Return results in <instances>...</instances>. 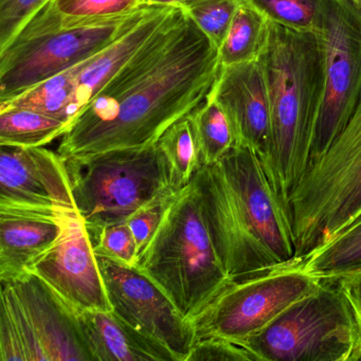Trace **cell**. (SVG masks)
I'll return each instance as SVG.
<instances>
[{
    "instance_id": "1",
    "label": "cell",
    "mask_w": 361,
    "mask_h": 361,
    "mask_svg": "<svg viewBox=\"0 0 361 361\" xmlns=\"http://www.w3.org/2000/svg\"><path fill=\"white\" fill-rule=\"evenodd\" d=\"M219 49L181 8L80 111L58 153L67 162L156 145L202 104L219 75Z\"/></svg>"
},
{
    "instance_id": "2",
    "label": "cell",
    "mask_w": 361,
    "mask_h": 361,
    "mask_svg": "<svg viewBox=\"0 0 361 361\" xmlns=\"http://www.w3.org/2000/svg\"><path fill=\"white\" fill-rule=\"evenodd\" d=\"M257 60L265 75L271 116L269 152L263 166L286 207L310 166L322 102L318 33L269 22L267 41Z\"/></svg>"
},
{
    "instance_id": "3",
    "label": "cell",
    "mask_w": 361,
    "mask_h": 361,
    "mask_svg": "<svg viewBox=\"0 0 361 361\" xmlns=\"http://www.w3.org/2000/svg\"><path fill=\"white\" fill-rule=\"evenodd\" d=\"M137 268L191 321L231 282L211 238L194 177L171 200Z\"/></svg>"
},
{
    "instance_id": "4",
    "label": "cell",
    "mask_w": 361,
    "mask_h": 361,
    "mask_svg": "<svg viewBox=\"0 0 361 361\" xmlns=\"http://www.w3.org/2000/svg\"><path fill=\"white\" fill-rule=\"evenodd\" d=\"M149 9L142 6L124 16L73 20L64 18L49 0L0 48V103L96 56Z\"/></svg>"
},
{
    "instance_id": "5",
    "label": "cell",
    "mask_w": 361,
    "mask_h": 361,
    "mask_svg": "<svg viewBox=\"0 0 361 361\" xmlns=\"http://www.w3.org/2000/svg\"><path fill=\"white\" fill-rule=\"evenodd\" d=\"M240 343L255 361H361V319L344 279H320Z\"/></svg>"
},
{
    "instance_id": "6",
    "label": "cell",
    "mask_w": 361,
    "mask_h": 361,
    "mask_svg": "<svg viewBox=\"0 0 361 361\" xmlns=\"http://www.w3.org/2000/svg\"><path fill=\"white\" fill-rule=\"evenodd\" d=\"M286 209L297 262L361 214V96L345 126L291 191Z\"/></svg>"
},
{
    "instance_id": "7",
    "label": "cell",
    "mask_w": 361,
    "mask_h": 361,
    "mask_svg": "<svg viewBox=\"0 0 361 361\" xmlns=\"http://www.w3.org/2000/svg\"><path fill=\"white\" fill-rule=\"evenodd\" d=\"M67 164L78 213L92 236L180 190L158 142Z\"/></svg>"
},
{
    "instance_id": "8",
    "label": "cell",
    "mask_w": 361,
    "mask_h": 361,
    "mask_svg": "<svg viewBox=\"0 0 361 361\" xmlns=\"http://www.w3.org/2000/svg\"><path fill=\"white\" fill-rule=\"evenodd\" d=\"M0 282V361H94L77 312L42 279Z\"/></svg>"
},
{
    "instance_id": "9",
    "label": "cell",
    "mask_w": 361,
    "mask_h": 361,
    "mask_svg": "<svg viewBox=\"0 0 361 361\" xmlns=\"http://www.w3.org/2000/svg\"><path fill=\"white\" fill-rule=\"evenodd\" d=\"M319 282L320 279L307 274L295 261L231 281L192 321L196 340L221 337L243 341L312 293Z\"/></svg>"
},
{
    "instance_id": "10",
    "label": "cell",
    "mask_w": 361,
    "mask_h": 361,
    "mask_svg": "<svg viewBox=\"0 0 361 361\" xmlns=\"http://www.w3.org/2000/svg\"><path fill=\"white\" fill-rule=\"evenodd\" d=\"M317 33L322 52L323 97L308 168L345 126L361 96L360 8L352 0H323Z\"/></svg>"
},
{
    "instance_id": "11",
    "label": "cell",
    "mask_w": 361,
    "mask_h": 361,
    "mask_svg": "<svg viewBox=\"0 0 361 361\" xmlns=\"http://www.w3.org/2000/svg\"><path fill=\"white\" fill-rule=\"evenodd\" d=\"M111 310L133 329L188 361L196 342L193 322L168 295L134 266L97 255Z\"/></svg>"
},
{
    "instance_id": "12",
    "label": "cell",
    "mask_w": 361,
    "mask_h": 361,
    "mask_svg": "<svg viewBox=\"0 0 361 361\" xmlns=\"http://www.w3.org/2000/svg\"><path fill=\"white\" fill-rule=\"evenodd\" d=\"M194 178L211 238L230 280L281 265L255 233L219 164L200 166Z\"/></svg>"
},
{
    "instance_id": "13",
    "label": "cell",
    "mask_w": 361,
    "mask_h": 361,
    "mask_svg": "<svg viewBox=\"0 0 361 361\" xmlns=\"http://www.w3.org/2000/svg\"><path fill=\"white\" fill-rule=\"evenodd\" d=\"M27 271L42 279L75 312L113 310L92 234L78 211L69 214L56 244L37 257Z\"/></svg>"
},
{
    "instance_id": "14",
    "label": "cell",
    "mask_w": 361,
    "mask_h": 361,
    "mask_svg": "<svg viewBox=\"0 0 361 361\" xmlns=\"http://www.w3.org/2000/svg\"><path fill=\"white\" fill-rule=\"evenodd\" d=\"M217 164L262 243L279 263L295 262V242L286 207L259 155L250 147L235 145Z\"/></svg>"
},
{
    "instance_id": "15",
    "label": "cell",
    "mask_w": 361,
    "mask_h": 361,
    "mask_svg": "<svg viewBox=\"0 0 361 361\" xmlns=\"http://www.w3.org/2000/svg\"><path fill=\"white\" fill-rule=\"evenodd\" d=\"M0 206L77 211L66 160L44 147H0Z\"/></svg>"
},
{
    "instance_id": "16",
    "label": "cell",
    "mask_w": 361,
    "mask_h": 361,
    "mask_svg": "<svg viewBox=\"0 0 361 361\" xmlns=\"http://www.w3.org/2000/svg\"><path fill=\"white\" fill-rule=\"evenodd\" d=\"M208 96L227 116L235 145L250 147L263 164L269 152L271 116L259 60L221 67Z\"/></svg>"
},
{
    "instance_id": "17",
    "label": "cell",
    "mask_w": 361,
    "mask_h": 361,
    "mask_svg": "<svg viewBox=\"0 0 361 361\" xmlns=\"http://www.w3.org/2000/svg\"><path fill=\"white\" fill-rule=\"evenodd\" d=\"M73 211L0 206V281L24 274L62 235Z\"/></svg>"
},
{
    "instance_id": "18",
    "label": "cell",
    "mask_w": 361,
    "mask_h": 361,
    "mask_svg": "<svg viewBox=\"0 0 361 361\" xmlns=\"http://www.w3.org/2000/svg\"><path fill=\"white\" fill-rule=\"evenodd\" d=\"M77 314L94 361H176L170 350L133 329L113 310Z\"/></svg>"
},
{
    "instance_id": "19",
    "label": "cell",
    "mask_w": 361,
    "mask_h": 361,
    "mask_svg": "<svg viewBox=\"0 0 361 361\" xmlns=\"http://www.w3.org/2000/svg\"><path fill=\"white\" fill-rule=\"evenodd\" d=\"M176 7H149L145 16L102 51L82 63L78 103L84 109L166 22Z\"/></svg>"
},
{
    "instance_id": "20",
    "label": "cell",
    "mask_w": 361,
    "mask_h": 361,
    "mask_svg": "<svg viewBox=\"0 0 361 361\" xmlns=\"http://www.w3.org/2000/svg\"><path fill=\"white\" fill-rule=\"evenodd\" d=\"M82 63L41 82L20 96L0 103V107L32 109L71 126L81 111L77 98L78 75Z\"/></svg>"
},
{
    "instance_id": "21",
    "label": "cell",
    "mask_w": 361,
    "mask_h": 361,
    "mask_svg": "<svg viewBox=\"0 0 361 361\" xmlns=\"http://www.w3.org/2000/svg\"><path fill=\"white\" fill-rule=\"evenodd\" d=\"M300 263L307 274L318 279H350L361 274V214Z\"/></svg>"
},
{
    "instance_id": "22",
    "label": "cell",
    "mask_w": 361,
    "mask_h": 361,
    "mask_svg": "<svg viewBox=\"0 0 361 361\" xmlns=\"http://www.w3.org/2000/svg\"><path fill=\"white\" fill-rule=\"evenodd\" d=\"M68 128L69 124L32 109L0 107V147H45Z\"/></svg>"
},
{
    "instance_id": "23",
    "label": "cell",
    "mask_w": 361,
    "mask_h": 361,
    "mask_svg": "<svg viewBox=\"0 0 361 361\" xmlns=\"http://www.w3.org/2000/svg\"><path fill=\"white\" fill-rule=\"evenodd\" d=\"M269 20L252 6L240 3L219 48V66L257 60L267 41Z\"/></svg>"
},
{
    "instance_id": "24",
    "label": "cell",
    "mask_w": 361,
    "mask_h": 361,
    "mask_svg": "<svg viewBox=\"0 0 361 361\" xmlns=\"http://www.w3.org/2000/svg\"><path fill=\"white\" fill-rule=\"evenodd\" d=\"M189 116L197 145L200 166L219 161L235 145L227 116L210 97Z\"/></svg>"
},
{
    "instance_id": "25",
    "label": "cell",
    "mask_w": 361,
    "mask_h": 361,
    "mask_svg": "<svg viewBox=\"0 0 361 361\" xmlns=\"http://www.w3.org/2000/svg\"><path fill=\"white\" fill-rule=\"evenodd\" d=\"M180 189L189 185L200 168L197 145L190 116L170 126L158 140Z\"/></svg>"
},
{
    "instance_id": "26",
    "label": "cell",
    "mask_w": 361,
    "mask_h": 361,
    "mask_svg": "<svg viewBox=\"0 0 361 361\" xmlns=\"http://www.w3.org/2000/svg\"><path fill=\"white\" fill-rule=\"evenodd\" d=\"M269 22L300 31L318 32L323 0H242Z\"/></svg>"
},
{
    "instance_id": "27",
    "label": "cell",
    "mask_w": 361,
    "mask_h": 361,
    "mask_svg": "<svg viewBox=\"0 0 361 361\" xmlns=\"http://www.w3.org/2000/svg\"><path fill=\"white\" fill-rule=\"evenodd\" d=\"M242 0H187L181 9L219 49Z\"/></svg>"
},
{
    "instance_id": "28",
    "label": "cell",
    "mask_w": 361,
    "mask_h": 361,
    "mask_svg": "<svg viewBox=\"0 0 361 361\" xmlns=\"http://www.w3.org/2000/svg\"><path fill=\"white\" fill-rule=\"evenodd\" d=\"M64 18L73 20H98L132 13L140 0H51Z\"/></svg>"
},
{
    "instance_id": "29",
    "label": "cell",
    "mask_w": 361,
    "mask_h": 361,
    "mask_svg": "<svg viewBox=\"0 0 361 361\" xmlns=\"http://www.w3.org/2000/svg\"><path fill=\"white\" fill-rule=\"evenodd\" d=\"M94 252L137 267L136 240L128 223L103 228L94 240Z\"/></svg>"
},
{
    "instance_id": "30",
    "label": "cell",
    "mask_w": 361,
    "mask_h": 361,
    "mask_svg": "<svg viewBox=\"0 0 361 361\" xmlns=\"http://www.w3.org/2000/svg\"><path fill=\"white\" fill-rule=\"evenodd\" d=\"M188 361H255L240 342L221 337L196 340Z\"/></svg>"
},
{
    "instance_id": "31",
    "label": "cell",
    "mask_w": 361,
    "mask_h": 361,
    "mask_svg": "<svg viewBox=\"0 0 361 361\" xmlns=\"http://www.w3.org/2000/svg\"><path fill=\"white\" fill-rule=\"evenodd\" d=\"M49 0H0V48L5 47L20 27Z\"/></svg>"
},
{
    "instance_id": "32",
    "label": "cell",
    "mask_w": 361,
    "mask_h": 361,
    "mask_svg": "<svg viewBox=\"0 0 361 361\" xmlns=\"http://www.w3.org/2000/svg\"><path fill=\"white\" fill-rule=\"evenodd\" d=\"M173 197L142 209L128 219V226L132 229L135 240H136L138 259L147 248V245L151 242L154 234L157 231L158 227H159L160 223L164 219L166 208H168L169 204H170Z\"/></svg>"
},
{
    "instance_id": "33",
    "label": "cell",
    "mask_w": 361,
    "mask_h": 361,
    "mask_svg": "<svg viewBox=\"0 0 361 361\" xmlns=\"http://www.w3.org/2000/svg\"><path fill=\"white\" fill-rule=\"evenodd\" d=\"M344 280L346 281V284H348L361 319V274L354 276V278L344 279Z\"/></svg>"
},
{
    "instance_id": "34",
    "label": "cell",
    "mask_w": 361,
    "mask_h": 361,
    "mask_svg": "<svg viewBox=\"0 0 361 361\" xmlns=\"http://www.w3.org/2000/svg\"><path fill=\"white\" fill-rule=\"evenodd\" d=\"M187 0H140L141 6H149V7H176L180 8Z\"/></svg>"
},
{
    "instance_id": "35",
    "label": "cell",
    "mask_w": 361,
    "mask_h": 361,
    "mask_svg": "<svg viewBox=\"0 0 361 361\" xmlns=\"http://www.w3.org/2000/svg\"><path fill=\"white\" fill-rule=\"evenodd\" d=\"M357 6H358L359 8L361 9V0H359L358 3H355Z\"/></svg>"
},
{
    "instance_id": "36",
    "label": "cell",
    "mask_w": 361,
    "mask_h": 361,
    "mask_svg": "<svg viewBox=\"0 0 361 361\" xmlns=\"http://www.w3.org/2000/svg\"><path fill=\"white\" fill-rule=\"evenodd\" d=\"M352 1H354V3H358L359 0H352Z\"/></svg>"
}]
</instances>
